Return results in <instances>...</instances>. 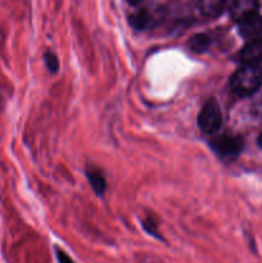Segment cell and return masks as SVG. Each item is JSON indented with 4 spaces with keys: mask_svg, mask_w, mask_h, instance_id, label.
<instances>
[{
    "mask_svg": "<svg viewBox=\"0 0 262 263\" xmlns=\"http://www.w3.org/2000/svg\"><path fill=\"white\" fill-rule=\"evenodd\" d=\"M262 85V68L254 64H243L230 79V89L238 97H249Z\"/></svg>",
    "mask_w": 262,
    "mask_h": 263,
    "instance_id": "6da1fadb",
    "label": "cell"
},
{
    "mask_svg": "<svg viewBox=\"0 0 262 263\" xmlns=\"http://www.w3.org/2000/svg\"><path fill=\"white\" fill-rule=\"evenodd\" d=\"M130 14H128V22L135 30H146L149 27H154L163 20L166 14V9L163 5H156V7H145L140 3H133L131 4Z\"/></svg>",
    "mask_w": 262,
    "mask_h": 263,
    "instance_id": "7a4b0ae2",
    "label": "cell"
},
{
    "mask_svg": "<svg viewBox=\"0 0 262 263\" xmlns=\"http://www.w3.org/2000/svg\"><path fill=\"white\" fill-rule=\"evenodd\" d=\"M222 125V110L216 98H210L200 108L198 127L205 135H215Z\"/></svg>",
    "mask_w": 262,
    "mask_h": 263,
    "instance_id": "3957f363",
    "label": "cell"
},
{
    "mask_svg": "<svg viewBox=\"0 0 262 263\" xmlns=\"http://www.w3.org/2000/svg\"><path fill=\"white\" fill-rule=\"evenodd\" d=\"M210 146L218 158L229 162L234 161L241 153L244 141L240 136L225 134V135L215 136L212 140H210Z\"/></svg>",
    "mask_w": 262,
    "mask_h": 263,
    "instance_id": "277c9868",
    "label": "cell"
},
{
    "mask_svg": "<svg viewBox=\"0 0 262 263\" xmlns=\"http://www.w3.org/2000/svg\"><path fill=\"white\" fill-rule=\"evenodd\" d=\"M239 35L246 40H254L262 35V15L258 12L248 15L238 22Z\"/></svg>",
    "mask_w": 262,
    "mask_h": 263,
    "instance_id": "5b68a950",
    "label": "cell"
},
{
    "mask_svg": "<svg viewBox=\"0 0 262 263\" xmlns=\"http://www.w3.org/2000/svg\"><path fill=\"white\" fill-rule=\"evenodd\" d=\"M239 58L243 64L258 66V62L262 61V37L248 41L239 53Z\"/></svg>",
    "mask_w": 262,
    "mask_h": 263,
    "instance_id": "8992f818",
    "label": "cell"
},
{
    "mask_svg": "<svg viewBox=\"0 0 262 263\" xmlns=\"http://www.w3.org/2000/svg\"><path fill=\"white\" fill-rule=\"evenodd\" d=\"M259 4L257 2H251V0H238V2L230 3L229 5V12H230L231 18L236 22H240L248 15L258 12Z\"/></svg>",
    "mask_w": 262,
    "mask_h": 263,
    "instance_id": "52a82bcc",
    "label": "cell"
},
{
    "mask_svg": "<svg viewBox=\"0 0 262 263\" xmlns=\"http://www.w3.org/2000/svg\"><path fill=\"white\" fill-rule=\"evenodd\" d=\"M229 5H230V3L223 2V0H205V2L198 3L197 10L203 17L215 18L222 14Z\"/></svg>",
    "mask_w": 262,
    "mask_h": 263,
    "instance_id": "ba28073f",
    "label": "cell"
},
{
    "mask_svg": "<svg viewBox=\"0 0 262 263\" xmlns=\"http://www.w3.org/2000/svg\"><path fill=\"white\" fill-rule=\"evenodd\" d=\"M86 177L87 180H89L90 185H91L92 190L95 192V194H104L105 189H107V181H105L104 176H103L100 170L94 168V167H89V168L86 170Z\"/></svg>",
    "mask_w": 262,
    "mask_h": 263,
    "instance_id": "9c48e42d",
    "label": "cell"
},
{
    "mask_svg": "<svg viewBox=\"0 0 262 263\" xmlns=\"http://www.w3.org/2000/svg\"><path fill=\"white\" fill-rule=\"evenodd\" d=\"M212 44V39L207 33H195L188 41V46L194 53H204Z\"/></svg>",
    "mask_w": 262,
    "mask_h": 263,
    "instance_id": "30bf717a",
    "label": "cell"
},
{
    "mask_svg": "<svg viewBox=\"0 0 262 263\" xmlns=\"http://www.w3.org/2000/svg\"><path fill=\"white\" fill-rule=\"evenodd\" d=\"M44 61H45L46 68L49 69V72L55 73V72L58 71L59 61H58V57H57L55 54L51 53V51H46V53L44 54Z\"/></svg>",
    "mask_w": 262,
    "mask_h": 263,
    "instance_id": "8fae6325",
    "label": "cell"
},
{
    "mask_svg": "<svg viewBox=\"0 0 262 263\" xmlns=\"http://www.w3.org/2000/svg\"><path fill=\"white\" fill-rule=\"evenodd\" d=\"M141 223H143V228L146 233L151 234V235L154 236V238H159V234H158V231H157V223L154 222L153 218L143 220V222Z\"/></svg>",
    "mask_w": 262,
    "mask_h": 263,
    "instance_id": "7c38bea8",
    "label": "cell"
},
{
    "mask_svg": "<svg viewBox=\"0 0 262 263\" xmlns=\"http://www.w3.org/2000/svg\"><path fill=\"white\" fill-rule=\"evenodd\" d=\"M55 254L57 258H58V263H74L73 259H72L66 252L62 251V249L55 248Z\"/></svg>",
    "mask_w": 262,
    "mask_h": 263,
    "instance_id": "4fadbf2b",
    "label": "cell"
},
{
    "mask_svg": "<svg viewBox=\"0 0 262 263\" xmlns=\"http://www.w3.org/2000/svg\"><path fill=\"white\" fill-rule=\"evenodd\" d=\"M258 145L261 146V148H262V133L259 134V138H258Z\"/></svg>",
    "mask_w": 262,
    "mask_h": 263,
    "instance_id": "5bb4252c",
    "label": "cell"
}]
</instances>
